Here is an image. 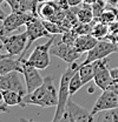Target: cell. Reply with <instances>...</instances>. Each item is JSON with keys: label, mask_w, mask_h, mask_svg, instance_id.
Returning a JSON list of instances; mask_svg holds the SVG:
<instances>
[{"label": "cell", "mask_w": 118, "mask_h": 122, "mask_svg": "<svg viewBox=\"0 0 118 122\" xmlns=\"http://www.w3.org/2000/svg\"><path fill=\"white\" fill-rule=\"evenodd\" d=\"M79 67H80V65H78L74 61L72 63H70V66L66 68V71L61 74L58 92V105L56 107V113H54V116L52 120L53 122L61 121L66 103H67L69 99L71 97V95H70V81H71V77L73 76L74 73H77L79 71Z\"/></svg>", "instance_id": "cell-2"}, {"label": "cell", "mask_w": 118, "mask_h": 122, "mask_svg": "<svg viewBox=\"0 0 118 122\" xmlns=\"http://www.w3.org/2000/svg\"><path fill=\"white\" fill-rule=\"evenodd\" d=\"M0 115H1V114H0Z\"/></svg>", "instance_id": "cell-39"}, {"label": "cell", "mask_w": 118, "mask_h": 122, "mask_svg": "<svg viewBox=\"0 0 118 122\" xmlns=\"http://www.w3.org/2000/svg\"><path fill=\"white\" fill-rule=\"evenodd\" d=\"M23 75L25 79L27 93L35 91L44 82V77H41V75L39 74V69L30 65L26 59H23Z\"/></svg>", "instance_id": "cell-11"}, {"label": "cell", "mask_w": 118, "mask_h": 122, "mask_svg": "<svg viewBox=\"0 0 118 122\" xmlns=\"http://www.w3.org/2000/svg\"><path fill=\"white\" fill-rule=\"evenodd\" d=\"M97 0H83V2L84 4H88V5H92L93 2H96Z\"/></svg>", "instance_id": "cell-34"}, {"label": "cell", "mask_w": 118, "mask_h": 122, "mask_svg": "<svg viewBox=\"0 0 118 122\" xmlns=\"http://www.w3.org/2000/svg\"><path fill=\"white\" fill-rule=\"evenodd\" d=\"M77 7L78 6H76L73 8L76 10V13H77L79 22L88 24V22H92L94 20V14H93V11H92V6L91 5H88V4H84L83 2L79 8H77Z\"/></svg>", "instance_id": "cell-17"}, {"label": "cell", "mask_w": 118, "mask_h": 122, "mask_svg": "<svg viewBox=\"0 0 118 122\" xmlns=\"http://www.w3.org/2000/svg\"><path fill=\"white\" fill-rule=\"evenodd\" d=\"M7 5L11 7L12 12H19L20 6H21V0H5Z\"/></svg>", "instance_id": "cell-26"}, {"label": "cell", "mask_w": 118, "mask_h": 122, "mask_svg": "<svg viewBox=\"0 0 118 122\" xmlns=\"http://www.w3.org/2000/svg\"><path fill=\"white\" fill-rule=\"evenodd\" d=\"M46 1H54V0H39V2H46Z\"/></svg>", "instance_id": "cell-36"}, {"label": "cell", "mask_w": 118, "mask_h": 122, "mask_svg": "<svg viewBox=\"0 0 118 122\" xmlns=\"http://www.w3.org/2000/svg\"><path fill=\"white\" fill-rule=\"evenodd\" d=\"M1 101H4V95H2V92L0 89V102H1Z\"/></svg>", "instance_id": "cell-35"}, {"label": "cell", "mask_w": 118, "mask_h": 122, "mask_svg": "<svg viewBox=\"0 0 118 122\" xmlns=\"http://www.w3.org/2000/svg\"><path fill=\"white\" fill-rule=\"evenodd\" d=\"M98 42V39L94 38L92 34H80L76 38L74 41V48L80 53H88L90 49H92L96 44Z\"/></svg>", "instance_id": "cell-15"}, {"label": "cell", "mask_w": 118, "mask_h": 122, "mask_svg": "<svg viewBox=\"0 0 118 122\" xmlns=\"http://www.w3.org/2000/svg\"><path fill=\"white\" fill-rule=\"evenodd\" d=\"M20 72L13 71L7 74H0V89H7V91H14L25 96L27 94L26 85H23Z\"/></svg>", "instance_id": "cell-10"}, {"label": "cell", "mask_w": 118, "mask_h": 122, "mask_svg": "<svg viewBox=\"0 0 118 122\" xmlns=\"http://www.w3.org/2000/svg\"><path fill=\"white\" fill-rule=\"evenodd\" d=\"M38 106L40 108H51L58 105V92L53 85V76L47 75L44 77V82L35 91L27 93L23 97L21 107Z\"/></svg>", "instance_id": "cell-1"}, {"label": "cell", "mask_w": 118, "mask_h": 122, "mask_svg": "<svg viewBox=\"0 0 118 122\" xmlns=\"http://www.w3.org/2000/svg\"><path fill=\"white\" fill-rule=\"evenodd\" d=\"M93 62H94V77H93L94 85L102 91L107 89L115 82L110 69L107 68V59L105 58Z\"/></svg>", "instance_id": "cell-9"}, {"label": "cell", "mask_w": 118, "mask_h": 122, "mask_svg": "<svg viewBox=\"0 0 118 122\" xmlns=\"http://www.w3.org/2000/svg\"><path fill=\"white\" fill-rule=\"evenodd\" d=\"M92 121V114L91 110L85 109L84 107L79 106L70 97L64 115L61 117V122H91Z\"/></svg>", "instance_id": "cell-7"}, {"label": "cell", "mask_w": 118, "mask_h": 122, "mask_svg": "<svg viewBox=\"0 0 118 122\" xmlns=\"http://www.w3.org/2000/svg\"><path fill=\"white\" fill-rule=\"evenodd\" d=\"M67 1L70 4V7H76L83 4V0H67Z\"/></svg>", "instance_id": "cell-29"}, {"label": "cell", "mask_w": 118, "mask_h": 122, "mask_svg": "<svg viewBox=\"0 0 118 122\" xmlns=\"http://www.w3.org/2000/svg\"><path fill=\"white\" fill-rule=\"evenodd\" d=\"M7 15L8 14H6V13L4 12V10H1V8H0V20H5Z\"/></svg>", "instance_id": "cell-32"}, {"label": "cell", "mask_w": 118, "mask_h": 122, "mask_svg": "<svg viewBox=\"0 0 118 122\" xmlns=\"http://www.w3.org/2000/svg\"><path fill=\"white\" fill-rule=\"evenodd\" d=\"M4 42V47L6 53L19 56L23 54V52L25 51V47L27 45V34L26 32L20 33V34H5L0 38Z\"/></svg>", "instance_id": "cell-8"}, {"label": "cell", "mask_w": 118, "mask_h": 122, "mask_svg": "<svg viewBox=\"0 0 118 122\" xmlns=\"http://www.w3.org/2000/svg\"><path fill=\"white\" fill-rule=\"evenodd\" d=\"M33 16H34V15L30 14V13H26V12H23V11L12 12L11 14L7 15L6 19L4 20V28H5V32L8 34V33H12V32L15 30H19L21 26H25Z\"/></svg>", "instance_id": "cell-13"}, {"label": "cell", "mask_w": 118, "mask_h": 122, "mask_svg": "<svg viewBox=\"0 0 118 122\" xmlns=\"http://www.w3.org/2000/svg\"><path fill=\"white\" fill-rule=\"evenodd\" d=\"M109 6H113V7H118V0H106Z\"/></svg>", "instance_id": "cell-31"}, {"label": "cell", "mask_w": 118, "mask_h": 122, "mask_svg": "<svg viewBox=\"0 0 118 122\" xmlns=\"http://www.w3.org/2000/svg\"><path fill=\"white\" fill-rule=\"evenodd\" d=\"M91 34L94 38H97L98 40H103L110 34V25L104 24L102 21H96L93 27H92Z\"/></svg>", "instance_id": "cell-19"}, {"label": "cell", "mask_w": 118, "mask_h": 122, "mask_svg": "<svg viewBox=\"0 0 118 122\" xmlns=\"http://www.w3.org/2000/svg\"><path fill=\"white\" fill-rule=\"evenodd\" d=\"M2 95H4V102L7 106H20L23 102V95L19 94L18 92L14 91H7V89H2Z\"/></svg>", "instance_id": "cell-18"}, {"label": "cell", "mask_w": 118, "mask_h": 122, "mask_svg": "<svg viewBox=\"0 0 118 122\" xmlns=\"http://www.w3.org/2000/svg\"><path fill=\"white\" fill-rule=\"evenodd\" d=\"M118 107V94L111 88L104 89L102 94L98 96L96 100L94 105L91 109V114L94 115L98 112H102L105 109H111V108H117Z\"/></svg>", "instance_id": "cell-12"}, {"label": "cell", "mask_w": 118, "mask_h": 122, "mask_svg": "<svg viewBox=\"0 0 118 122\" xmlns=\"http://www.w3.org/2000/svg\"><path fill=\"white\" fill-rule=\"evenodd\" d=\"M54 39H56V35H52L47 42L37 46L33 49V52L31 53L29 59H26L30 65L34 66L38 69H45L50 66V62H51V60H50V54H51L50 49L54 42Z\"/></svg>", "instance_id": "cell-3"}, {"label": "cell", "mask_w": 118, "mask_h": 122, "mask_svg": "<svg viewBox=\"0 0 118 122\" xmlns=\"http://www.w3.org/2000/svg\"><path fill=\"white\" fill-rule=\"evenodd\" d=\"M116 52H118V44L109 40V39L98 40L96 46L86 53L85 60L80 65H86V63H91L93 61L105 59V58H107L109 55H111L112 53H116Z\"/></svg>", "instance_id": "cell-4"}, {"label": "cell", "mask_w": 118, "mask_h": 122, "mask_svg": "<svg viewBox=\"0 0 118 122\" xmlns=\"http://www.w3.org/2000/svg\"><path fill=\"white\" fill-rule=\"evenodd\" d=\"M38 6H39V0H21L20 11L38 16Z\"/></svg>", "instance_id": "cell-22"}, {"label": "cell", "mask_w": 118, "mask_h": 122, "mask_svg": "<svg viewBox=\"0 0 118 122\" xmlns=\"http://www.w3.org/2000/svg\"><path fill=\"white\" fill-rule=\"evenodd\" d=\"M92 121L94 122H118V107L105 109L92 115Z\"/></svg>", "instance_id": "cell-16"}, {"label": "cell", "mask_w": 118, "mask_h": 122, "mask_svg": "<svg viewBox=\"0 0 118 122\" xmlns=\"http://www.w3.org/2000/svg\"><path fill=\"white\" fill-rule=\"evenodd\" d=\"M56 2H57V5L59 6L60 10H63V11H69L70 10V4H69L67 0H56Z\"/></svg>", "instance_id": "cell-27"}, {"label": "cell", "mask_w": 118, "mask_h": 122, "mask_svg": "<svg viewBox=\"0 0 118 122\" xmlns=\"http://www.w3.org/2000/svg\"><path fill=\"white\" fill-rule=\"evenodd\" d=\"M43 22H44V26L46 27V30L50 32V34H52V35H57V34H63L64 32H66V30L63 28V26L58 24V22H56V21H51V20H43Z\"/></svg>", "instance_id": "cell-23"}, {"label": "cell", "mask_w": 118, "mask_h": 122, "mask_svg": "<svg viewBox=\"0 0 118 122\" xmlns=\"http://www.w3.org/2000/svg\"><path fill=\"white\" fill-rule=\"evenodd\" d=\"M1 53H6V51H5V47H4V42H2V40L0 39V54Z\"/></svg>", "instance_id": "cell-33"}, {"label": "cell", "mask_w": 118, "mask_h": 122, "mask_svg": "<svg viewBox=\"0 0 118 122\" xmlns=\"http://www.w3.org/2000/svg\"><path fill=\"white\" fill-rule=\"evenodd\" d=\"M25 27H26V30H25V32H26V34H27V45L25 47V51L23 52V54L19 55L20 58H24V56H25L26 52L29 51V48L31 47V45H32L35 40H38V39H40V38H45V36H48V38L52 36V34H50V32L46 30V27L44 26L43 20H41L39 16H33L29 22L25 25Z\"/></svg>", "instance_id": "cell-5"}, {"label": "cell", "mask_w": 118, "mask_h": 122, "mask_svg": "<svg viewBox=\"0 0 118 122\" xmlns=\"http://www.w3.org/2000/svg\"><path fill=\"white\" fill-rule=\"evenodd\" d=\"M4 1H5V0H0V5H1V4H2Z\"/></svg>", "instance_id": "cell-38"}, {"label": "cell", "mask_w": 118, "mask_h": 122, "mask_svg": "<svg viewBox=\"0 0 118 122\" xmlns=\"http://www.w3.org/2000/svg\"><path fill=\"white\" fill-rule=\"evenodd\" d=\"M7 112H8V106H7L6 103L0 105V114H2V113H7Z\"/></svg>", "instance_id": "cell-30"}, {"label": "cell", "mask_w": 118, "mask_h": 122, "mask_svg": "<svg viewBox=\"0 0 118 122\" xmlns=\"http://www.w3.org/2000/svg\"><path fill=\"white\" fill-rule=\"evenodd\" d=\"M79 74L83 80V83L86 85L91 80H93L94 77V62L86 63V65H80L79 67Z\"/></svg>", "instance_id": "cell-20"}, {"label": "cell", "mask_w": 118, "mask_h": 122, "mask_svg": "<svg viewBox=\"0 0 118 122\" xmlns=\"http://www.w3.org/2000/svg\"><path fill=\"white\" fill-rule=\"evenodd\" d=\"M5 54H6V53H1V54H0V59H1V58H2V56H4Z\"/></svg>", "instance_id": "cell-37"}, {"label": "cell", "mask_w": 118, "mask_h": 122, "mask_svg": "<svg viewBox=\"0 0 118 122\" xmlns=\"http://www.w3.org/2000/svg\"><path fill=\"white\" fill-rule=\"evenodd\" d=\"M83 86H84V83H83V80H82V77H80L79 72L74 73L73 76L71 77V81H70V95H71V96L74 95Z\"/></svg>", "instance_id": "cell-24"}, {"label": "cell", "mask_w": 118, "mask_h": 122, "mask_svg": "<svg viewBox=\"0 0 118 122\" xmlns=\"http://www.w3.org/2000/svg\"><path fill=\"white\" fill-rule=\"evenodd\" d=\"M60 34L56 35L54 42L50 49V53L54 56H57L59 59L64 60L65 62H67L69 65L72 63L80 56V53L74 48V45L71 44H66L61 40V38L59 36Z\"/></svg>", "instance_id": "cell-6"}, {"label": "cell", "mask_w": 118, "mask_h": 122, "mask_svg": "<svg viewBox=\"0 0 118 122\" xmlns=\"http://www.w3.org/2000/svg\"><path fill=\"white\" fill-rule=\"evenodd\" d=\"M111 72V75H112V79L115 82H118V67H115V68H111L110 69Z\"/></svg>", "instance_id": "cell-28"}, {"label": "cell", "mask_w": 118, "mask_h": 122, "mask_svg": "<svg viewBox=\"0 0 118 122\" xmlns=\"http://www.w3.org/2000/svg\"><path fill=\"white\" fill-rule=\"evenodd\" d=\"M99 21H102L104 24H107V25H112L116 21H118V11H116V7L110 6L107 8V6H106L105 11L99 18Z\"/></svg>", "instance_id": "cell-21"}, {"label": "cell", "mask_w": 118, "mask_h": 122, "mask_svg": "<svg viewBox=\"0 0 118 122\" xmlns=\"http://www.w3.org/2000/svg\"><path fill=\"white\" fill-rule=\"evenodd\" d=\"M23 59L24 58H14V55L6 53L0 59V74H7L13 71H18L23 74Z\"/></svg>", "instance_id": "cell-14"}, {"label": "cell", "mask_w": 118, "mask_h": 122, "mask_svg": "<svg viewBox=\"0 0 118 122\" xmlns=\"http://www.w3.org/2000/svg\"><path fill=\"white\" fill-rule=\"evenodd\" d=\"M91 6H92V11H93V14H94V20L96 21H99L100 15L103 14V12L105 11V8L107 6L106 0H97Z\"/></svg>", "instance_id": "cell-25"}]
</instances>
